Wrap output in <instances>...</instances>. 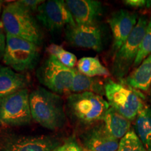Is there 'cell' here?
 <instances>
[{"mask_svg":"<svg viewBox=\"0 0 151 151\" xmlns=\"http://www.w3.org/2000/svg\"><path fill=\"white\" fill-rule=\"evenodd\" d=\"M29 106L32 118L43 127L56 130L65 125V109L59 94L38 88L29 93Z\"/></svg>","mask_w":151,"mask_h":151,"instance_id":"6da1fadb","label":"cell"},{"mask_svg":"<svg viewBox=\"0 0 151 151\" xmlns=\"http://www.w3.org/2000/svg\"><path fill=\"white\" fill-rule=\"evenodd\" d=\"M1 22L6 34L16 37L40 46L42 33L31 12L19 1L7 4L4 7Z\"/></svg>","mask_w":151,"mask_h":151,"instance_id":"7a4b0ae2","label":"cell"},{"mask_svg":"<svg viewBox=\"0 0 151 151\" xmlns=\"http://www.w3.org/2000/svg\"><path fill=\"white\" fill-rule=\"evenodd\" d=\"M104 91L110 106L131 122L146 106L142 93L122 83L109 80L104 84Z\"/></svg>","mask_w":151,"mask_h":151,"instance_id":"3957f363","label":"cell"},{"mask_svg":"<svg viewBox=\"0 0 151 151\" xmlns=\"http://www.w3.org/2000/svg\"><path fill=\"white\" fill-rule=\"evenodd\" d=\"M67 105L71 116L86 124L102 120L110 108L108 101L92 92L71 94L67 97Z\"/></svg>","mask_w":151,"mask_h":151,"instance_id":"277c9868","label":"cell"},{"mask_svg":"<svg viewBox=\"0 0 151 151\" xmlns=\"http://www.w3.org/2000/svg\"><path fill=\"white\" fill-rule=\"evenodd\" d=\"M40 57L39 46L6 34L3 61L7 67L18 72L29 71L37 66Z\"/></svg>","mask_w":151,"mask_h":151,"instance_id":"5b68a950","label":"cell"},{"mask_svg":"<svg viewBox=\"0 0 151 151\" xmlns=\"http://www.w3.org/2000/svg\"><path fill=\"white\" fill-rule=\"evenodd\" d=\"M148 20L146 16L143 15L139 17L127 41L115 53L111 71L113 76L120 81L127 76L130 69L133 67L141 43L146 33Z\"/></svg>","mask_w":151,"mask_h":151,"instance_id":"8992f818","label":"cell"},{"mask_svg":"<svg viewBox=\"0 0 151 151\" xmlns=\"http://www.w3.org/2000/svg\"><path fill=\"white\" fill-rule=\"evenodd\" d=\"M32 119L27 88L0 97V127L27 125Z\"/></svg>","mask_w":151,"mask_h":151,"instance_id":"52a82bcc","label":"cell"},{"mask_svg":"<svg viewBox=\"0 0 151 151\" xmlns=\"http://www.w3.org/2000/svg\"><path fill=\"white\" fill-rule=\"evenodd\" d=\"M58 139L46 135H25L0 127V151H55Z\"/></svg>","mask_w":151,"mask_h":151,"instance_id":"ba28073f","label":"cell"},{"mask_svg":"<svg viewBox=\"0 0 151 151\" xmlns=\"http://www.w3.org/2000/svg\"><path fill=\"white\" fill-rule=\"evenodd\" d=\"M74 69L66 67L55 57L49 55L37 69V78L43 86L58 94L71 92Z\"/></svg>","mask_w":151,"mask_h":151,"instance_id":"9c48e42d","label":"cell"},{"mask_svg":"<svg viewBox=\"0 0 151 151\" xmlns=\"http://www.w3.org/2000/svg\"><path fill=\"white\" fill-rule=\"evenodd\" d=\"M37 18L50 31L60 29L66 25L73 27L76 24L65 1L62 0L44 1L37 9Z\"/></svg>","mask_w":151,"mask_h":151,"instance_id":"30bf717a","label":"cell"},{"mask_svg":"<svg viewBox=\"0 0 151 151\" xmlns=\"http://www.w3.org/2000/svg\"><path fill=\"white\" fill-rule=\"evenodd\" d=\"M66 39L73 46L101 51L103 48L101 31L95 24H76L68 27Z\"/></svg>","mask_w":151,"mask_h":151,"instance_id":"8fae6325","label":"cell"},{"mask_svg":"<svg viewBox=\"0 0 151 151\" xmlns=\"http://www.w3.org/2000/svg\"><path fill=\"white\" fill-rule=\"evenodd\" d=\"M137 22V14L126 9H120L111 14L108 22L113 34V50L115 53L127 41Z\"/></svg>","mask_w":151,"mask_h":151,"instance_id":"7c38bea8","label":"cell"},{"mask_svg":"<svg viewBox=\"0 0 151 151\" xmlns=\"http://www.w3.org/2000/svg\"><path fill=\"white\" fill-rule=\"evenodd\" d=\"M81 143L85 151H117L119 146V141L109 134L103 123L83 134Z\"/></svg>","mask_w":151,"mask_h":151,"instance_id":"4fadbf2b","label":"cell"},{"mask_svg":"<svg viewBox=\"0 0 151 151\" xmlns=\"http://www.w3.org/2000/svg\"><path fill=\"white\" fill-rule=\"evenodd\" d=\"M68 9L76 24H94L101 16V3L95 0H67Z\"/></svg>","mask_w":151,"mask_h":151,"instance_id":"5bb4252c","label":"cell"},{"mask_svg":"<svg viewBox=\"0 0 151 151\" xmlns=\"http://www.w3.org/2000/svg\"><path fill=\"white\" fill-rule=\"evenodd\" d=\"M120 81L138 91H149L151 87V55Z\"/></svg>","mask_w":151,"mask_h":151,"instance_id":"9a60e30c","label":"cell"},{"mask_svg":"<svg viewBox=\"0 0 151 151\" xmlns=\"http://www.w3.org/2000/svg\"><path fill=\"white\" fill-rule=\"evenodd\" d=\"M29 80L25 75L9 67L0 66V97L26 89Z\"/></svg>","mask_w":151,"mask_h":151,"instance_id":"2e32d148","label":"cell"},{"mask_svg":"<svg viewBox=\"0 0 151 151\" xmlns=\"http://www.w3.org/2000/svg\"><path fill=\"white\" fill-rule=\"evenodd\" d=\"M106 130L113 138L121 139L130 130L132 122L110 106L103 120Z\"/></svg>","mask_w":151,"mask_h":151,"instance_id":"e0dca14e","label":"cell"},{"mask_svg":"<svg viewBox=\"0 0 151 151\" xmlns=\"http://www.w3.org/2000/svg\"><path fill=\"white\" fill-rule=\"evenodd\" d=\"M134 132L148 151H151V106L146 105L138 114Z\"/></svg>","mask_w":151,"mask_h":151,"instance_id":"ac0fdd59","label":"cell"},{"mask_svg":"<svg viewBox=\"0 0 151 151\" xmlns=\"http://www.w3.org/2000/svg\"><path fill=\"white\" fill-rule=\"evenodd\" d=\"M71 92L73 93L92 92L97 94H105L104 85L97 78L87 76L75 69Z\"/></svg>","mask_w":151,"mask_h":151,"instance_id":"d6986e66","label":"cell"},{"mask_svg":"<svg viewBox=\"0 0 151 151\" xmlns=\"http://www.w3.org/2000/svg\"><path fill=\"white\" fill-rule=\"evenodd\" d=\"M77 70L87 76L94 78L96 76H109L108 69L104 66L97 58L84 57L77 62Z\"/></svg>","mask_w":151,"mask_h":151,"instance_id":"ffe728a7","label":"cell"},{"mask_svg":"<svg viewBox=\"0 0 151 151\" xmlns=\"http://www.w3.org/2000/svg\"><path fill=\"white\" fill-rule=\"evenodd\" d=\"M117 151H148L143 146L134 130L130 129L119 141Z\"/></svg>","mask_w":151,"mask_h":151,"instance_id":"44dd1931","label":"cell"},{"mask_svg":"<svg viewBox=\"0 0 151 151\" xmlns=\"http://www.w3.org/2000/svg\"><path fill=\"white\" fill-rule=\"evenodd\" d=\"M48 51L50 55H52L66 67L71 68L74 67L77 62V58L71 52L65 50L61 46L56 44H51L48 47Z\"/></svg>","mask_w":151,"mask_h":151,"instance_id":"7402d4cb","label":"cell"},{"mask_svg":"<svg viewBox=\"0 0 151 151\" xmlns=\"http://www.w3.org/2000/svg\"><path fill=\"white\" fill-rule=\"evenodd\" d=\"M150 55H151V17L148 20L146 33L141 43L139 52L132 67L134 69L137 68Z\"/></svg>","mask_w":151,"mask_h":151,"instance_id":"603a6c76","label":"cell"},{"mask_svg":"<svg viewBox=\"0 0 151 151\" xmlns=\"http://www.w3.org/2000/svg\"><path fill=\"white\" fill-rule=\"evenodd\" d=\"M55 151H85L82 146H81L75 141L69 140L63 143L56 148Z\"/></svg>","mask_w":151,"mask_h":151,"instance_id":"cb8c5ba5","label":"cell"},{"mask_svg":"<svg viewBox=\"0 0 151 151\" xmlns=\"http://www.w3.org/2000/svg\"><path fill=\"white\" fill-rule=\"evenodd\" d=\"M21 4L26 9H27L29 12H33V11H37L39 8L42 4L44 2V1L42 0H21L19 1Z\"/></svg>","mask_w":151,"mask_h":151,"instance_id":"d4e9b609","label":"cell"},{"mask_svg":"<svg viewBox=\"0 0 151 151\" xmlns=\"http://www.w3.org/2000/svg\"><path fill=\"white\" fill-rule=\"evenodd\" d=\"M124 4L134 8H148L151 9V1L150 0H126L124 1Z\"/></svg>","mask_w":151,"mask_h":151,"instance_id":"484cf974","label":"cell"},{"mask_svg":"<svg viewBox=\"0 0 151 151\" xmlns=\"http://www.w3.org/2000/svg\"><path fill=\"white\" fill-rule=\"evenodd\" d=\"M6 47V32L1 20H0V58H3Z\"/></svg>","mask_w":151,"mask_h":151,"instance_id":"4316f807","label":"cell"},{"mask_svg":"<svg viewBox=\"0 0 151 151\" xmlns=\"http://www.w3.org/2000/svg\"><path fill=\"white\" fill-rule=\"evenodd\" d=\"M3 3H4V1H0V14H1V9H2Z\"/></svg>","mask_w":151,"mask_h":151,"instance_id":"83f0119b","label":"cell"},{"mask_svg":"<svg viewBox=\"0 0 151 151\" xmlns=\"http://www.w3.org/2000/svg\"><path fill=\"white\" fill-rule=\"evenodd\" d=\"M149 93H150V98H151V87H150V90H149Z\"/></svg>","mask_w":151,"mask_h":151,"instance_id":"f1b7e54d","label":"cell"}]
</instances>
